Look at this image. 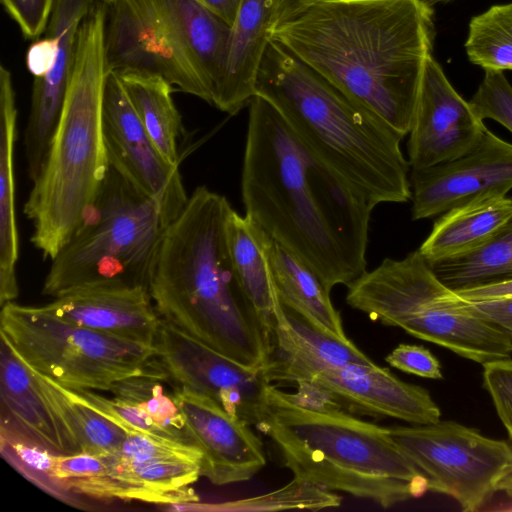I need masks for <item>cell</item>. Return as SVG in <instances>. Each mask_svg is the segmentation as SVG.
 <instances>
[{"label":"cell","mask_w":512,"mask_h":512,"mask_svg":"<svg viewBox=\"0 0 512 512\" xmlns=\"http://www.w3.org/2000/svg\"><path fill=\"white\" fill-rule=\"evenodd\" d=\"M59 42L56 36L45 33L35 40L26 54V65L34 78L45 76L54 67L58 55Z\"/></svg>","instance_id":"42"},{"label":"cell","mask_w":512,"mask_h":512,"mask_svg":"<svg viewBox=\"0 0 512 512\" xmlns=\"http://www.w3.org/2000/svg\"><path fill=\"white\" fill-rule=\"evenodd\" d=\"M107 14L98 0L81 22L61 120L23 208L32 244L51 261L92 208L110 167L102 122Z\"/></svg>","instance_id":"6"},{"label":"cell","mask_w":512,"mask_h":512,"mask_svg":"<svg viewBox=\"0 0 512 512\" xmlns=\"http://www.w3.org/2000/svg\"><path fill=\"white\" fill-rule=\"evenodd\" d=\"M2 410L27 435L55 453L69 454L56 419L38 390L29 368L1 340ZM3 413V412H2Z\"/></svg>","instance_id":"27"},{"label":"cell","mask_w":512,"mask_h":512,"mask_svg":"<svg viewBox=\"0 0 512 512\" xmlns=\"http://www.w3.org/2000/svg\"><path fill=\"white\" fill-rule=\"evenodd\" d=\"M28 368L56 419L69 454L83 451L105 457L119 451L127 436L120 427L73 398L54 380Z\"/></svg>","instance_id":"26"},{"label":"cell","mask_w":512,"mask_h":512,"mask_svg":"<svg viewBox=\"0 0 512 512\" xmlns=\"http://www.w3.org/2000/svg\"><path fill=\"white\" fill-rule=\"evenodd\" d=\"M55 0H1L23 36L38 38L45 32Z\"/></svg>","instance_id":"40"},{"label":"cell","mask_w":512,"mask_h":512,"mask_svg":"<svg viewBox=\"0 0 512 512\" xmlns=\"http://www.w3.org/2000/svg\"><path fill=\"white\" fill-rule=\"evenodd\" d=\"M232 25L241 0H197Z\"/></svg>","instance_id":"46"},{"label":"cell","mask_w":512,"mask_h":512,"mask_svg":"<svg viewBox=\"0 0 512 512\" xmlns=\"http://www.w3.org/2000/svg\"><path fill=\"white\" fill-rule=\"evenodd\" d=\"M104 2H106L107 4H110L112 2V0H103Z\"/></svg>","instance_id":"48"},{"label":"cell","mask_w":512,"mask_h":512,"mask_svg":"<svg viewBox=\"0 0 512 512\" xmlns=\"http://www.w3.org/2000/svg\"><path fill=\"white\" fill-rule=\"evenodd\" d=\"M255 95L270 102L302 144L373 205L411 199L402 138L273 40L258 69Z\"/></svg>","instance_id":"5"},{"label":"cell","mask_w":512,"mask_h":512,"mask_svg":"<svg viewBox=\"0 0 512 512\" xmlns=\"http://www.w3.org/2000/svg\"><path fill=\"white\" fill-rule=\"evenodd\" d=\"M159 380L152 375L131 377L116 383L110 391L114 397L145 412L159 425L193 442L185 430V420L173 394H166Z\"/></svg>","instance_id":"34"},{"label":"cell","mask_w":512,"mask_h":512,"mask_svg":"<svg viewBox=\"0 0 512 512\" xmlns=\"http://www.w3.org/2000/svg\"><path fill=\"white\" fill-rule=\"evenodd\" d=\"M141 123L161 154L179 166L185 140L182 117L173 101V86L158 75L118 73Z\"/></svg>","instance_id":"29"},{"label":"cell","mask_w":512,"mask_h":512,"mask_svg":"<svg viewBox=\"0 0 512 512\" xmlns=\"http://www.w3.org/2000/svg\"><path fill=\"white\" fill-rule=\"evenodd\" d=\"M484 71L483 79L469 103L479 118L492 119L512 133V85L504 71Z\"/></svg>","instance_id":"36"},{"label":"cell","mask_w":512,"mask_h":512,"mask_svg":"<svg viewBox=\"0 0 512 512\" xmlns=\"http://www.w3.org/2000/svg\"><path fill=\"white\" fill-rule=\"evenodd\" d=\"M342 498L332 491L309 479L294 476L284 486L270 492L238 499L221 504L219 510L228 511H282L289 509H306L319 511L338 508Z\"/></svg>","instance_id":"33"},{"label":"cell","mask_w":512,"mask_h":512,"mask_svg":"<svg viewBox=\"0 0 512 512\" xmlns=\"http://www.w3.org/2000/svg\"><path fill=\"white\" fill-rule=\"evenodd\" d=\"M385 361L393 368L422 378H443L440 362L424 346L401 343L385 357Z\"/></svg>","instance_id":"39"},{"label":"cell","mask_w":512,"mask_h":512,"mask_svg":"<svg viewBox=\"0 0 512 512\" xmlns=\"http://www.w3.org/2000/svg\"><path fill=\"white\" fill-rule=\"evenodd\" d=\"M348 287L347 304L479 364L512 355V338L445 285L420 252L386 258Z\"/></svg>","instance_id":"7"},{"label":"cell","mask_w":512,"mask_h":512,"mask_svg":"<svg viewBox=\"0 0 512 512\" xmlns=\"http://www.w3.org/2000/svg\"><path fill=\"white\" fill-rule=\"evenodd\" d=\"M16 93L11 72L0 66V305L19 294L16 265L19 235L15 210L14 150L17 140Z\"/></svg>","instance_id":"24"},{"label":"cell","mask_w":512,"mask_h":512,"mask_svg":"<svg viewBox=\"0 0 512 512\" xmlns=\"http://www.w3.org/2000/svg\"><path fill=\"white\" fill-rule=\"evenodd\" d=\"M41 307L67 322L153 347L161 324L145 286L78 289Z\"/></svg>","instance_id":"20"},{"label":"cell","mask_w":512,"mask_h":512,"mask_svg":"<svg viewBox=\"0 0 512 512\" xmlns=\"http://www.w3.org/2000/svg\"><path fill=\"white\" fill-rule=\"evenodd\" d=\"M464 47L470 62L484 70H512V2L473 16Z\"/></svg>","instance_id":"31"},{"label":"cell","mask_w":512,"mask_h":512,"mask_svg":"<svg viewBox=\"0 0 512 512\" xmlns=\"http://www.w3.org/2000/svg\"><path fill=\"white\" fill-rule=\"evenodd\" d=\"M0 451L19 473L41 489L65 502L72 495L51 474L56 454L27 435L9 416L2 413Z\"/></svg>","instance_id":"32"},{"label":"cell","mask_w":512,"mask_h":512,"mask_svg":"<svg viewBox=\"0 0 512 512\" xmlns=\"http://www.w3.org/2000/svg\"><path fill=\"white\" fill-rule=\"evenodd\" d=\"M117 454L134 460H179L201 465L203 452L194 443L128 434Z\"/></svg>","instance_id":"37"},{"label":"cell","mask_w":512,"mask_h":512,"mask_svg":"<svg viewBox=\"0 0 512 512\" xmlns=\"http://www.w3.org/2000/svg\"><path fill=\"white\" fill-rule=\"evenodd\" d=\"M262 370L269 383L311 387L353 414L413 425L440 420V408L428 390L402 381L375 363L330 365L269 354Z\"/></svg>","instance_id":"11"},{"label":"cell","mask_w":512,"mask_h":512,"mask_svg":"<svg viewBox=\"0 0 512 512\" xmlns=\"http://www.w3.org/2000/svg\"><path fill=\"white\" fill-rule=\"evenodd\" d=\"M155 348L174 383L212 399L251 426L261 424L270 384L262 368L242 365L162 319Z\"/></svg>","instance_id":"12"},{"label":"cell","mask_w":512,"mask_h":512,"mask_svg":"<svg viewBox=\"0 0 512 512\" xmlns=\"http://www.w3.org/2000/svg\"><path fill=\"white\" fill-rule=\"evenodd\" d=\"M106 469L107 464L103 456L83 451L72 454L56 453L53 458L51 474L66 489L65 482L99 476L104 474Z\"/></svg>","instance_id":"41"},{"label":"cell","mask_w":512,"mask_h":512,"mask_svg":"<svg viewBox=\"0 0 512 512\" xmlns=\"http://www.w3.org/2000/svg\"><path fill=\"white\" fill-rule=\"evenodd\" d=\"M429 264L438 278L453 290L512 278V217L479 249Z\"/></svg>","instance_id":"30"},{"label":"cell","mask_w":512,"mask_h":512,"mask_svg":"<svg viewBox=\"0 0 512 512\" xmlns=\"http://www.w3.org/2000/svg\"><path fill=\"white\" fill-rule=\"evenodd\" d=\"M63 388L73 398L115 423L127 435L144 434L152 437L191 442L183 435L159 425L145 412L119 398H107L88 389L72 390Z\"/></svg>","instance_id":"35"},{"label":"cell","mask_w":512,"mask_h":512,"mask_svg":"<svg viewBox=\"0 0 512 512\" xmlns=\"http://www.w3.org/2000/svg\"><path fill=\"white\" fill-rule=\"evenodd\" d=\"M319 1L322 0H278L272 27L288 20L307 6Z\"/></svg>","instance_id":"45"},{"label":"cell","mask_w":512,"mask_h":512,"mask_svg":"<svg viewBox=\"0 0 512 512\" xmlns=\"http://www.w3.org/2000/svg\"><path fill=\"white\" fill-rule=\"evenodd\" d=\"M412 219L441 215L488 192L512 189V144L486 128L466 154L443 163L411 169Z\"/></svg>","instance_id":"15"},{"label":"cell","mask_w":512,"mask_h":512,"mask_svg":"<svg viewBox=\"0 0 512 512\" xmlns=\"http://www.w3.org/2000/svg\"><path fill=\"white\" fill-rule=\"evenodd\" d=\"M106 55L110 71L158 75L177 90L210 103L206 87L153 0L108 4Z\"/></svg>","instance_id":"13"},{"label":"cell","mask_w":512,"mask_h":512,"mask_svg":"<svg viewBox=\"0 0 512 512\" xmlns=\"http://www.w3.org/2000/svg\"><path fill=\"white\" fill-rule=\"evenodd\" d=\"M227 244L237 280L268 343L277 298L270 265L258 227L233 209L227 220Z\"/></svg>","instance_id":"28"},{"label":"cell","mask_w":512,"mask_h":512,"mask_svg":"<svg viewBox=\"0 0 512 512\" xmlns=\"http://www.w3.org/2000/svg\"><path fill=\"white\" fill-rule=\"evenodd\" d=\"M98 0H55L45 33L57 37V60L45 76L34 78L24 136L28 176L41 173L58 129L74 63L77 33Z\"/></svg>","instance_id":"18"},{"label":"cell","mask_w":512,"mask_h":512,"mask_svg":"<svg viewBox=\"0 0 512 512\" xmlns=\"http://www.w3.org/2000/svg\"><path fill=\"white\" fill-rule=\"evenodd\" d=\"M434 38L433 10L424 0H322L269 31L270 40L402 139Z\"/></svg>","instance_id":"2"},{"label":"cell","mask_w":512,"mask_h":512,"mask_svg":"<svg viewBox=\"0 0 512 512\" xmlns=\"http://www.w3.org/2000/svg\"><path fill=\"white\" fill-rule=\"evenodd\" d=\"M512 198L488 192L441 214L418 251L428 263L471 253L511 219Z\"/></svg>","instance_id":"22"},{"label":"cell","mask_w":512,"mask_h":512,"mask_svg":"<svg viewBox=\"0 0 512 512\" xmlns=\"http://www.w3.org/2000/svg\"><path fill=\"white\" fill-rule=\"evenodd\" d=\"M258 229L281 303L320 330L339 339L350 340L344 331L340 312L334 307L330 292L319 277L297 256Z\"/></svg>","instance_id":"25"},{"label":"cell","mask_w":512,"mask_h":512,"mask_svg":"<svg viewBox=\"0 0 512 512\" xmlns=\"http://www.w3.org/2000/svg\"><path fill=\"white\" fill-rule=\"evenodd\" d=\"M270 383L258 430L277 446L294 476L390 508L423 495L427 482L390 435L320 392Z\"/></svg>","instance_id":"4"},{"label":"cell","mask_w":512,"mask_h":512,"mask_svg":"<svg viewBox=\"0 0 512 512\" xmlns=\"http://www.w3.org/2000/svg\"><path fill=\"white\" fill-rule=\"evenodd\" d=\"M421 471L428 491L457 501L463 512L482 508L496 493L512 497V446L454 421L388 427Z\"/></svg>","instance_id":"10"},{"label":"cell","mask_w":512,"mask_h":512,"mask_svg":"<svg viewBox=\"0 0 512 512\" xmlns=\"http://www.w3.org/2000/svg\"><path fill=\"white\" fill-rule=\"evenodd\" d=\"M0 334L25 365L68 389L110 391L131 377H167L155 347L67 322L41 306L2 305Z\"/></svg>","instance_id":"9"},{"label":"cell","mask_w":512,"mask_h":512,"mask_svg":"<svg viewBox=\"0 0 512 512\" xmlns=\"http://www.w3.org/2000/svg\"><path fill=\"white\" fill-rule=\"evenodd\" d=\"M172 394L187 434L203 452L202 477L217 486L240 483L266 465L263 443L251 425L185 386L177 385Z\"/></svg>","instance_id":"17"},{"label":"cell","mask_w":512,"mask_h":512,"mask_svg":"<svg viewBox=\"0 0 512 512\" xmlns=\"http://www.w3.org/2000/svg\"><path fill=\"white\" fill-rule=\"evenodd\" d=\"M483 386L512 443V359L511 357L483 364Z\"/></svg>","instance_id":"38"},{"label":"cell","mask_w":512,"mask_h":512,"mask_svg":"<svg viewBox=\"0 0 512 512\" xmlns=\"http://www.w3.org/2000/svg\"><path fill=\"white\" fill-rule=\"evenodd\" d=\"M167 226L157 203L110 166L92 208L52 260L42 294L148 287Z\"/></svg>","instance_id":"8"},{"label":"cell","mask_w":512,"mask_h":512,"mask_svg":"<svg viewBox=\"0 0 512 512\" xmlns=\"http://www.w3.org/2000/svg\"><path fill=\"white\" fill-rule=\"evenodd\" d=\"M468 301L512 297V278L455 290Z\"/></svg>","instance_id":"44"},{"label":"cell","mask_w":512,"mask_h":512,"mask_svg":"<svg viewBox=\"0 0 512 512\" xmlns=\"http://www.w3.org/2000/svg\"><path fill=\"white\" fill-rule=\"evenodd\" d=\"M277 4L278 0L240 1L231 25L224 77L212 104L220 111L235 115L255 96Z\"/></svg>","instance_id":"21"},{"label":"cell","mask_w":512,"mask_h":512,"mask_svg":"<svg viewBox=\"0 0 512 512\" xmlns=\"http://www.w3.org/2000/svg\"><path fill=\"white\" fill-rule=\"evenodd\" d=\"M176 33L213 104L224 77L231 25L197 0H153Z\"/></svg>","instance_id":"23"},{"label":"cell","mask_w":512,"mask_h":512,"mask_svg":"<svg viewBox=\"0 0 512 512\" xmlns=\"http://www.w3.org/2000/svg\"><path fill=\"white\" fill-rule=\"evenodd\" d=\"M441 1H450V0H428V4L432 5L436 2H441Z\"/></svg>","instance_id":"47"},{"label":"cell","mask_w":512,"mask_h":512,"mask_svg":"<svg viewBox=\"0 0 512 512\" xmlns=\"http://www.w3.org/2000/svg\"><path fill=\"white\" fill-rule=\"evenodd\" d=\"M484 120L452 86L440 63H426L418 103L409 131L408 162L420 169L456 159L483 136Z\"/></svg>","instance_id":"16"},{"label":"cell","mask_w":512,"mask_h":512,"mask_svg":"<svg viewBox=\"0 0 512 512\" xmlns=\"http://www.w3.org/2000/svg\"><path fill=\"white\" fill-rule=\"evenodd\" d=\"M469 302L478 315L500 327L512 338V297Z\"/></svg>","instance_id":"43"},{"label":"cell","mask_w":512,"mask_h":512,"mask_svg":"<svg viewBox=\"0 0 512 512\" xmlns=\"http://www.w3.org/2000/svg\"><path fill=\"white\" fill-rule=\"evenodd\" d=\"M102 122L109 165L154 200L169 225L189 199L179 166L170 163L155 146L115 71L107 76Z\"/></svg>","instance_id":"14"},{"label":"cell","mask_w":512,"mask_h":512,"mask_svg":"<svg viewBox=\"0 0 512 512\" xmlns=\"http://www.w3.org/2000/svg\"><path fill=\"white\" fill-rule=\"evenodd\" d=\"M104 458L107 464L104 474L70 480L64 487L72 494L96 499L160 505L199 501L191 488L201 477L199 464L179 460H134L117 453Z\"/></svg>","instance_id":"19"},{"label":"cell","mask_w":512,"mask_h":512,"mask_svg":"<svg viewBox=\"0 0 512 512\" xmlns=\"http://www.w3.org/2000/svg\"><path fill=\"white\" fill-rule=\"evenodd\" d=\"M241 193L246 215L328 292L366 271L373 205L311 153L279 111L250 101Z\"/></svg>","instance_id":"1"},{"label":"cell","mask_w":512,"mask_h":512,"mask_svg":"<svg viewBox=\"0 0 512 512\" xmlns=\"http://www.w3.org/2000/svg\"><path fill=\"white\" fill-rule=\"evenodd\" d=\"M228 200L197 187L166 227L148 289L160 318L238 363L262 368L266 335L234 272Z\"/></svg>","instance_id":"3"}]
</instances>
